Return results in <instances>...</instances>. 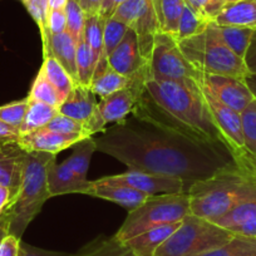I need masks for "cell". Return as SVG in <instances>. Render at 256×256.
Returning <instances> with one entry per match:
<instances>
[{
	"mask_svg": "<svg viewBox=\"0 0 256 256\" xmlns=\"http://www.w3.org/2000/svg\"><path fill=\"white\" fill-rule=\"evenodd\" d=\"M28 98L29 100L46 103V104L56 108L60 107L62 103L64 102L60 93H59L58 90H56V87L46 80V76L43 74V72H42L40 70H39L38 74H36V80H34L33 86H32V90L30 92H29Z\"/></svg>",
	"mask_w": 256,
	"mask_h": 256,
	"instance_id": "33",
	"label": "cell"
},
{
	"mask_svg": "<svg viewBox=\"0 0 256 256\" xmlns=\"http://www.w3.org/2000/svg\"><path fill=\"white\" fill-rule=\"evenodd\" d=\"M49 48H50V56L56 59V62L74 80L76 86H78L77 44L72 36L67 32L50 36Z\"/></svg>",
	"mask_w": 256,
	"mask_h": 256,
	"instance_id": "21",
	"label": "cell"
},
{
	"mask_svg": "<svg viewBox=\"0 0 256 256\" xmlns=\"http://www.w3.org/2000/svg\"><path fill=\"white\" fill-rule=\"evenodd\" d=\"M18 256H76L67 252H56V251L44 250V248H36L29 244L20 241V248H19Z\"/></svg>",
	"mask_w": 256,
	"mask_h": 256,
	"instance_id": "42",
	"label": "cell"
},
{
	"mask_svg": "<svg viewBox=\"0 0 256 256\" xmlns=\"http://www.w3.org/2000/svg\"><path fill=\"white\" fill-rule=\"evenodd\" d=\"M228 231H231V232L235 234V235L256 238V218L252 221H248V222L242 224V225L235 226V228H230Z\"/></svg>",
	"mask_w": 256,
	"mask_h": 256,
	"instance_id": "46",
	"label": "cell"
},
{
	"mask_svg": "<svg viewBox=\"0 0 256 256\" xmlns=\"http://www.w3.org/2000/svg\"><path fill=\"white\" fill-rule=\"evenodd\" d=\"M132 114L196 144L228 150L202 90L194 78L184 80L150 78Z\"/></svg>",
	"mask_w": 256,
	"mask_h": 256,
	"instance_id": "2",
	"label": "cell"
},
{
	"mask_svg": "<svg viewBox=\"0 0 256 256\" xmlns=\"http://www.w3.org/2000/svg\"><path fill=\"white\" fill-rule=\"evenodd\" d=\"M84 138L88 137L83 134H58L44 127L30 134H20L16 144L26 152H48L56 154Z\"/></svg>",
	"mask_w": 256,
	"mask_h": 256,
	"instance_id": "14",
	"label": "cell"
},
{
	"mask_svg": "<svg viewBox=\"0 0 256 256\" xmlns=\"http://www.w3.org/2000/svg\"><path fill=\"white\" fill-rule=\"evenodd\" d=\"M187 195L192 215L214 222L240 204L256 200V181L234 164L191 184Z\"/></svg>",
	"mask_w": 256,
	"mask_h": 256,
	"instance_id": "3",
	"label": "cell"
},
{
	"mask_svg": "<svg viewBox=\"0 0 256 256\" xmlns=\"http://www.w3.org/2000/svg\"><path fill=\"white\" fill-rule=\"evenodd\" d=\"M235 236L216 224L190 214L162 244L154 256H200L224 245Z\"/></svg>",
	"mask_w": 256,
	"mask_h": 256,
	"instance_id": "6",
	"label": "cell"
},
{
	"mask_svg": "<svg viewBox=\"0 0 256 256\" xmlns=\"http://www.w3.org/2000/svg\"><path fill=\"white\" fill-rule=\"evenodd\" d=\"M244 82H245V84L248 86L250 92L252 93L254 98L256 100V74H254V73H248V74L244 78Z\"/></svg>",
	"mask_w": 256,
	"mask_h": 256,
	"instance_id": "51",
	"label": "cell"
},
{
	"mask_svg": "<svg viewBox=\"0 0 256 256\" xmlns=\"http://www.w3.org/2000/svg\"><path fill=\"white\" fill-rule=\"evenodd\" d=\"M200 256H256V238L235 235L226 244Z\"/></svg>",
	"mask_w": 256,
	"mask_h": 256,
	"instance_id": "32",
	"label": "cell"
},
{
	"mask_svg": "<svg viewBox=\"0 0 256 256\" xmlns=\"http://www.w3.org/2000/svg\"><path fill=\"white\" fill-rule=\"evenodd\" d=\"M46 128L50 130V131L58 132V134H83L86 137H92L88 134L87 128L84 127V124L78 120H73V118L68 117V116H64L58 113L48 124L46 126Z\"/></svg>",
	"mask_w": 256,
	"mask_h": 256,
	"instance_id": "39",
	"label": "cell"
},
{
	"mask_svg": "<svg viewBox=\"0 0 256 256\" xmlns=\"http://www.w3.org/2000/svg\"><path fill=\"white\" fill-rule=\"evenodd\" d=\"M40 70L46 76V80L60 93L63 100H66L70 94L73 88L76 87L74 80L70 78V76L66 72V70L56 62L53 56H44Z\"/></svg>",
	"mask_w": 256,
	"mask_h": 256,
	"instance_id": "26",
	"label": "cell"
},
{
	"mask_svg": "<svg viewBox=\"0 0 256 256\" xmlns=\"http://www.w3.org/2000/svg\"><path fill=\"white\" fill-rule=\"evenodd\" d=\"M244 142L248 154L256 157V100L254 98L248 107L240 113Z\"/></svg>",
	"mask_w": 256,
	"mask_h": 256,
	"instance_id": "37",
	"label": "cell"
},
{
	"mask_svg": "<svg viewBox=\"0 0 256 256\" xmlns=\"http://www.w3.org/2000/svg\"><path fill=\"white\" fill-rule=\"evenodd\" d=\"M20 241V238L8 234L0 242V256H18Z\"/></svg>",
	"mask_w": 256,
	"mask_h": 256,
	"instance_id": "43",
	"label": "cell"
},
{
	"mask_svg": "<svg viewBox=\"0 0 256 256\" xmlns=\"http://www.w3.org/2000/svg\"><path fill=\"white\" fill-rule=\"evenodd\" d=\"M244 60H245L248 72L256 74V30L254 33L252 39H251V43L248 46V49L246 52V56L244 58Z\"/></svg>",
	"mask_w": 256,
	"mask_h": 256,
	"instance_id": "45",
	"label": "cell"
},
{
	"mask_svg": "<svg viewBox=\"0 0 256 256\" xmlns=\"http://www.w3.org/2000/svg\"><path fill=\"white\" fill-rule=\"evenodd\" d=\"M160 32L176 38L178 22L184 8V0H154Z\"/></svg>",
	"mask_w": 256,
	"mask_h": 256,
	"instance_id": "23",
	"label": "cell"
},
{
	"mask_svg": "<svg viewBox=\"0 0 256 256\" xmlns=\"http://www.w3.org/2000/svg\"><path fill=\"white\" fill-rule=\"evenodd\" d=\"M56 154L48 152H26L22 186L18 195L3 212L8 232L20 238L29 224L50 198L46 182V167Z\"/></svg>",
	"mask_w": 256,
	"mask_h": 256,
	"instance_id": "4",
	"label": "cell"
},
{
	"mask_svg": "<svg viewBox=\"0 0 256 256\" xmlns=\"http://www.w3.org/2000/svg\"><path fill=\"white\" fill-rule=\"evenodd\" d=\"M26 154L16 144L0 147V184L10 191L12 201L18 195L23 181Z\"/></svg>",
	"mask_w": 256,
	"mask_h": 256,
	"instance_id": "16",
	"label": "cell"
},
{
	"mask_svg": "<svg viewBox=\"0 0 256 256\" xmlns=\"http://www.w3.org/2000/svg\"><path fill=\"white\" fill-rule=\"evenodd\" d=\"M214 3L218 4V6H225L226 4H230V3H235V2H238V0H212Z\"/></svg>",
	"mask_w": 256,
	"mask_h": 256,
	"instance_id": "54",
	"label": "cell"
},
{
	"mask_svg": "<svg viewBox=\"0 0 256 256\" xmlns=\"http://www.w3.org/2000/svg\"><path fill=\"white\" fill-rule=\"evenodd\" d=\"M97 151L130 170L181 178L186 190L235 164L228 150L196 144L134 117L116 123L94 138Z\"/></svg>",
	"mask_w": 256,
	"mask_h": 256,
	"instance_id": "1",
	"label": "cell"
},
{
	"mask_svg": "<svg viewBox=\"0 0 256 256\" xmlns=\"http://www.w3.org/2000/svg\"><path fill=\"white\" fill-rule=\"evenodd\" d=\"M96 63L93 60L92 53L88 48L87 43L83 36L82 40L77 44V72L78 84L90 87L94 74Z\"/></svg>",
	"mask_w": 256,
	"mask_h": 256,
	"instance_id": "36",
	"label": "cell"
},
{
	"mask_svg": "<svg viewBox=\"0 0 256 256\" xmlns=\"http://www.w3.org/2000/svg\"><path fill=\"white\" fill-rule=\"evenodd\" d=\"M212 20L204 16L202 14L195 12L191 6H187L184 3V8L182 10L181 18L178 22V29H177L176 39L177 40H182V39L191 38L194 36L202 33L208 24Z\"/></svg>",
	"mask_w": 256,
	"mask_h": 256,
	"instance_id": "29",
	"label": "cell"
},
{
	"mask_svg": "<svg viewBox=\"0 0 256 256\" xmlns=\"http://www.w3.org/2000/svg\"><path fill=\"white\" fill-rule=\"evenodd\" d=\"M124 2H127V0H103L102 6H100V16L107 20V19H110V16H113L116 9H117L120 4L124 3Z\"/></svg>",
	"mask_w": 256,
	"mask_h": 256,
	"instance_id": "48",
	"label": "cell"
},
{
	"mask_svg": "<svg viewBox=\"0 0 256 256\" xmlns=\"http://www.w3.org/2000/svg\"><path fill=\"white\" fill-rule=\"evenodd\" d=\"M64 12H66V20H67L66 32L72 36L76 44H78L84 36V12L82 10V8L76 3L74 0H68Z\"/></svg>",
	"mask_w": 256,
	"mask_h": 256,
	"instance_id": "38",
	"label": "cell"
},
{
	"mask_svg": "<svg viewBox=\"0 0 256 256\" xmlns=\"http://www.w3.org/2000/svg\"><path fill=\"white\" fill-rule=\"evenodd\" d=\"M178 46L186 60L200 72L230 76L242 80L250 73L245 60L224 42L214 20L202 33L180 40Z\"/></svg>",
	"mask_w": 256,
	"mask_h": 256,
	"instance_id": "5",
	"label": "cell"
},
{
	"mask_svg": "<svg viewBox=\"0 0 256 256\" xmlns=\"http://www.w3.org/2000/svg\"><path fill=\"white\" fill-rule=\"evenodd\" d=\"M96 97L97 96L90 90V87L78 84L64 100L60 107L58 108V112L83 123L86 127L98 110V102L96 100Z\"/></svg>",
	"mask_w": 256,
	"mask_h": 256,
	"instance_id": "18",
	"label": "cell"
},
{
	"mask_svg": "<svg viewBox=\"0 0 256 256\" xmlns=\"http://www.w3.org/2000/svg\"><path fill=\"white\" fill-rule=\"evenodd\" d=\"M194 80L205 86L220 102L241 113L254 100L252 93L242 80L222 74H210L196 70Z\"/></svg>",
	"mask_w": 256,
	"mask_h": 256,
	"instance_id": "10",
	"label": "cell"
},
{
	"mask_svg": "<svg viewBox=\"0 0 256 256\" xmlns=\"http://www.w3.org/2000/svg\"><path fill=\"white\" fill-rule=\"evenodd\" d=\"M23 3L40 30L44 56H50V48H49L50 34L48 30L49 0H23Z\"/></svg>",
	"mask_w": 256,
	"mask_h": 256,
	"instance_id": "31",
	"label": "cell"
},
{
	"mask_svg": "<svg viewBox=\"0 0 256 256\" xmlns=\"http://www.w3.org/2000/svg\"><path fill=\"white\" fill-rule=\"evenodd\" d=\"M198 86H200L201 90H202L204 98H205L208 110H210L216 126H218V130L222 134L224 138H225L231 157L234 154H238L240 152L245 151L246 148L245 142H244L240 113L231 110L230 107L220 102L205 86H202L201 83H198Z\"/></svg>",
	"mask_w": 256,
	"mask_h": 256,
	"instance_id": "11",
	"label": "cell"
},
{
	"mask_svg": "<svg viewBox=\"0 0 256 256\" xmlns=\"http://www.w3.org/2000/svg\"><path fill=\"white\" fill-rule=\"evenodd\" d=\"M112 18L136 32L142 56L150 63L154 36L160 32L154 0H127L116 9Z\"/></svg>",
	"mask_w": 256,
	"mask_h": 256,
	"instance_id": "9",
	"label": "cell"
},
{
	"mask_svg": "<svg viewBox=\"0 0 256 256\" xmlns=\"http://www.w3.org/2000/svg\"><path fill=\"white\" fill-rule=\"evenodd\" d=\"M218 26H232L256 30V0H238L226 4L214 19Z\"/></svg>",
	"mask_w": 256,
	"mask_h": 256,
	"instance_id": "20",
	"label": "cell"
},
{
	"mask_svg": "<svg viewBox=\"0 0 256 256\" xmlns=\"http://www.w3.org/2000/svg\"><path fill=\"white\" fill-rule=\"evenodd\" d=\"M108 66L116 72L132 78L150 70V63L142 56L138 36L132 28H128L124 36L108 56Z\"/></svg>",
	"mask_w": 256,
	"mask_h": 256,
	"instance_id": "13",
	"label": "cell"
},
{
	"mask_svg": "<svg viewBox=\"0 0 256 256\" xmlns=\"http://www.w3.org/2000/svg\"><path fill=\"white\" fill-rule=\"evenodd\" d=\"M255 218L256 200H252L238 205L236 208H234L232 210L228 211V214H225V215L221 216L220 218L214 221V224H216V225L220 226V228H226V230H230V228H235V226L242 225V224L252 221L255 220Z\"/></svg>",
	"mask_w": 256,
	"mask_h": 256,
	"instance_id": "35",
	"label": "cell"
},
{
	"mask_svg": "<svg viewBox=\"0 0 256 256\" xmlns=\"http://www.w3.org/2000/svg\"><path fill=\"white\" fill-rule=\"evenodd\" d=\"M68 0H49V10L53 9H64L67 6Z\"/></svg>",
	"mask_w": 256,
	"mask_h": 256,
	"instance_id": "52",
	"label": "cell"
},
{
	"mask_svg": "<svg viewBox=\"0 0 256 256\" xmlns=\"http://www.w3.org/2000/svg\"><path fill=\"white\" fill-rule=\"evenodd\" d=\"M150 73L152 80H184L195 77L196 70L180 50L178 40L171 34L158 32L150 59Z\"/></svg>",
	"mask_w": 256,
	"mask_h": 256,
	"instance_id": "8",
	"label": "cell"
},
{
	"mask_svg": "<svg viewBox=\"0 0 256 256\" xmlns=\"http://www.w3.org/2000/svg\"><path fill=\"white\" fill-rule=\"evenodd\" d=\"M67 20L64 9H53L48 13V30L50 36L60 34L66 32Z\"/></svg>",
	"mask_w": 256,
	"mask_h": 256,
	"instance_id": "41",
	"label": "cell"
},
{
	"mask_svg": "<svg viewBox=\"0 0 256 256\" xmlns=\"http://www.w3.org/2000/svg\"><path fill=\"white\" fill-rule=\"evenodd\" d=\"M74 2L82 8L86 16L100 14V6H102L103 3V0H74Z\"/></svg>",
	"mask_w": 256,
	"mask_h": 256,
	"instance_id": "47",
	"label": "cell"
},
{
	"mask_svg": "<svg viewBox=\"0 0 256 256\" xmlns=\"http://www.w3.org/2000/svg\"><path fill=\"white\" fill-rule=\"evenodd\" d=\"M131 83V78L126 77L108 67L104 72L92 80L90 88L96 96L104 98L120 90H124Z\"/></svg>",
	"mask_w": 256,
	"mask_h": 256,
	"instance_id": "27",
	"label": "cell"
},
{
	"mask_svg": "<svg viewBox=\"0 0 256 256\" xmlns=\"http://www.w3.org/2000/svg\"><path fill=\"white\" fill-rule=\"evenodd\" d=\"M86 195L110 201V202L117 204L130 211L141 206L151 198L138 190L132 188L127 184L108 181L104 177L92 181L90 188L88 190Z\"/></svg>",
	"mask_w": 256,
	"mask_h": 256,
	"instance_id": "15",
	"label": "cell"
},
{
	"mask_svg": "<svg viewBox=\"0 0 256 256\" xmlns=\"http://www.w3.org/2000/svg\"><path fill=\"white\" fill-rule=\"evenodd\" d=\"M181 221L158 226L142 232L126 241V245L131 248L136 256H154L160 246L178 228Z\"/></svg>",
	"mask_w": 256,
	"mask_h": 256,
	"instance_id": "19",
	"label": "cell"
},
{
	"mask_svg": "<svg viewBox=\"0 0 256 256\" xmlns=\"http://www.w3.org/2000/svg\"><path fill=\"white\" fill-rule=\"evenodd\" d=\"M184 3H186L188 6H191V8L194 9L195 12H198V13L202 14L204 16L208 18V6H210L211 0H184Z\"/></svg>",
	"mask_w": 256,
	"mask_h": 256,
	"instance_id": "49",
	"label": "cell"
},
{
	"mask_svg": "<svg viewBox=\"0 0 256 256\" xmlns=\"http://www.w3.org/2000/svg\"><path fill=\"white\" fill-rule=\"evenodd\" d=\"M46 182L50 196L67 195V194H87L92 181H80L70 170L67 162L56 164L53 160L46 167Z\"/></svg>",
	"mask_w": 256,
	"mask_h": 256,
	"instance_id": "17",
	"label": "cell"
},
{
	"mask_svg": "<svg viewBox=\"0 0 256 256\" xmlns=\"http://www.w3.org/2000/svg\"><path fill=\"white\" fill-rule=\"evenodd\" d=\"M108 181L118 182V184H127V186L136 188L148 196L158 195H178L187 194L186 184L181 178L164 174H150V172L128 170L120 174L104 177Z\"/></svg>",
	"mask_w": 256,
	"mask_h": 256,
	"instance_id": "12",
	"label": "cell"
},
{
	"mask_svg": "<svg viewBox=\"0 0 256 256\" xmlns=\"http://www.w3.org/2000/svg\"><path fill=\"white\" fill-rule=\"evenodd\" d=\"M8 234V225H6V218H4L3 214H2V215H0V242H2V240H3Z\"/></svg>",
	"mask_w": 256,
	"mask_h": 256,
	"instance_id": "53",
	"label": "cell"
},
{
	"mask_svg": "<svg viewBox=\"0 0 256 256\" xmlns=\"http://www.w3.org/2000/svg\"><path fill=\"white\" fill-rule=\"evenodd\" d=\"M58 113V108L28 98V110L19 128V132L20 134H26L36 131L39 128H44Z\"/></svg>",
	"mask_w": 256,
	"mask_h": 256,
	"instance_id": "24",
	"label": "cell"
},
{
	"mask_svg": "<svg viewBox=\"0 0 256 256\" xmlns=\"http://www.w3.org/2000/svg\"><path fill=\"white\" fill-rule=\"evenodd\" d=\"M190 214V198L187 194L151 196L146 202L128 212L124 222L114 236L126 242L151 228L182 221Z\"/></svg>",
	"mask_w": 256,
	"mask_h": 256,
	"instance_id": "7",
	"label": "cell"
},
{
	"mask_svg": "<svg viewBox=\"0 0 256 256\" xmlns=\"http://www.w3.org/2000/svg\"><path fill=\"white\" fill-rule=\"evenodd\" d=\"M10 202H12L10 191H9L6 187L0 184V215L6 211V208H8Z\"/></svg>",
	"mask_w": 256,
	"mask_h": 256,
	"instance_id": "50",
	"label": "cell"
},
{
	"mask_svg": "<svg viewBox=\"0 0 256 256\" xmlns=\"http://www.w3.org/2000/svg\"><path fill=\"white\" fill-rule=\"evenodd\" d=\"M218 26L224 42L228 44V48L240 58H245L255 29L232 26H218Z\"/></svg>",
	"mask_w": 256,
	"mask_h": 256,
	"instance_id": "28",
	"label": "cell"
},
{
	"mask_svg": "<svg viewBox=\"0 0 256 256\" xmlns=\"http://www.w3.org/2000/svg\"><path fill=\"white\" fill-rule=\"evenodd\" d=\"M76 256H136L134 251L116 236L104 241H97L87 246Z\"/></svg>",
	"mask_w": 256,
	"mask_h": 256,
	"instance_id": "34",
	"label": "cell"
},
{
	"mask_svg": "<svg viewBox=\"0 0 256 256\" xmlns=\"http://www.w3.org/2000/svg\"><path fill=\"white\" fill-rule=\"evenodd\" d=\"M22 2H23V0H22Z\"/></svg>",
	"mask_w": 256,
	"mask_h": 256,
	"instance_id": "55",
	"label": "cell"
},
{
	"mask_svg": "<svg viewBox=\"0 0 256 256\" xmlns=\"http://www.w3.org/2000/svg\"><path fill=\"white\" fill-rule=\"evenodd\" d=\"M28 110V98L0 107V120L19 130Z\"/></svg>",
	"mask_w": 256,
	"mask_h": 256,
	"instance_id": "40",
	"label": "cell"
},
{
	"mask_svg": "<svg viewBox=\"0 0 256 256\" xmlns=\"http://www.w3.org/2000/svg\"><path fill=\"white\" fill-rule=\"evenodd\" d=\"M106 19L100 14L86 16L84 23V40L92 53L93 60L97 66L103 52V30H104Z\"/></svg>",
	"mask_w": 256,
	"mask_h": 256,
	"instance_id": "30",
	"label": "cell"
},
{
	"mask_svg": "<svg viewBox=\"0 0 256 256\" xmlns=\"http://www.w3.org/2000/svg\"><path fill=\"white\" fill-rule=\"evenodd\" d=\"M20 137V132L16 128L6 124V123L0 120V147L6 146V144H16Z\"/></svg>",
	"mask_w": 256,
	"mask_h": 256,
	"instance_id": "44",
	"label": "cell"
},
{
	"mask_svg": "<svg viewBox=\"0 0 256 256\" xmlns=\"http://www.w3.org/2000/svg\"><path fill=\"white\" fill-rule=\"evenodd\" d=\"M130 26H126L122 22L117 20V19L112 18L106 20L104 24V30H103V52L102 56L98 60L97 66H96L93 78L97 77L98 74H100L102 72H104L110 66H108V56L114 50L116 46L120 44V42L122 40V38L124 36L126 32L128 30Z\"/></svg>",
	"mask_w": 256,
	"mask_h": 256,
	"instance_id": "22",
	"label": "cell"
},
{
	"mask_svg": "<svg viewBox=\"0 0 256 256\" xmlns=\"http://www.w3.org/2000/svg\"><path fill=\"white\" fill-rule=\"evenodd\" d=\"M72 148V154L70 156V158L66 160V162L80 181H88L87 172L90 168V160H92L94 152L97 151V144H96L94 138L92 136L80 140L77 144H73Z\"/></svg>",
	"mask_w": 256,
	"mask_h": 256,
	"instance_id": "25",
	"label": "cell"
}]
</instances>
